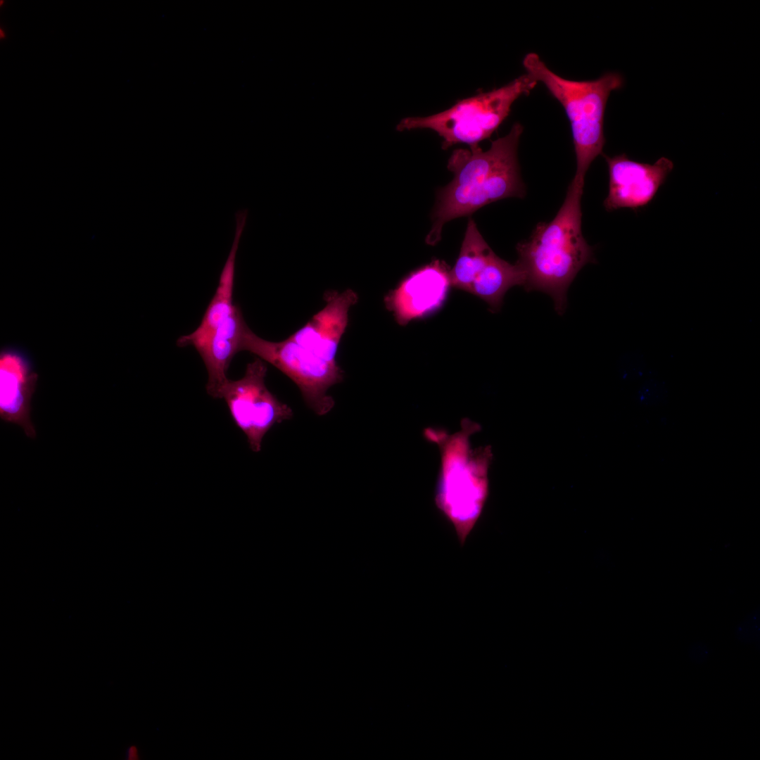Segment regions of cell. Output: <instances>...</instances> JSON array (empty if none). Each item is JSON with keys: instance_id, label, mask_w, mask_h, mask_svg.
I'll list each match as a JSON object with an SVG mask.
<instances>
[{"instance_id": "obj_12", "label": "cell", "mask_w": 760, "mask_h": 760, "mask_svg": "<svg viewBox=\"0 0 760 760\" xmlns=\"http://www.w3.org/2000/svg\"><path fill=\"white\" fill-rule=\"evenodd\" d=\"M247 324L240 308L213 331L193 346L202 358L208 373L207 393L217 398L220 388L228 379L227 372L234 355L241 351V343Z\"/></svg>"}, {"instance_id": "obj_1", "label": "cell", "mask_w": 760, "mask_h": 760, "mask_svg": "<svg viewBox=\"0 0 760 760\" xmlns=\"http://www.w3.org/2000/svg\"><path fill=\"white\" fill-rule=\"evenodd\" d=\"M524 127L516 122L509 132L483 149L479 144L455 149L448 162L454 177L437 196L432 227L426 241L436 244L448 222L470 215L479 208L509 197L524 198L517 149Z\"/></svg>"}, {"instance_id": "obj_15", "label": "cell", "mask_w": 760, "mask_h": 760, "mask_svg": "<svg viewBox=\"0 0 760 760\" xmlns=\"http://www.w3.org/2000/svg\"><path fill=\"white\" fill-rule=\"evenodd\" d=\"M494 253L470 217L460 255L449 272L451 286L470 292L475 279Z\"/></svg>"}, {"instance_id": "obj_6", "label": "cell", "mask_w": 760, "mask_h": 760, "mask_svg": "<svg viewBox=\"0 0 760 760\" xmlns=\"http://www.w3.org/2000/svg\"><path fill=\"white\" fill-rule=\"evenodd\" d=\"M241 350L256 355L289 377L300 389L306 405L317 415H324L334 407V400L327 391L343 379V371L337 362L317 356L290 336L281 341L262 338L248 326Z\"/></svg>"}, {"instance_id": "obj_16", "label": "cell", "mask_w": 760, "mask_h": 760, "mask_svg": "<svg viewBox=\"0 0 760 760\" xmlns=\"http://www.w3.org/2000/svg\"><path fill=\"white\" fill-rule=\"evenodd\" d=\"M638 396L640 403L646 406H660L667 403L669 391L664 383L649 379L640 389Z\"/></svg>"}, {"instance_id": "obj_7", "label": "cell", "mask_w": 760, "mask_h": 760, "mask_svg": "<svg viewBox=\"0 0 760 760\" xmlns=\"http://www.w3.org/2000/svg\"><path fill=\"white\" fill-rule=\"evenodd\" d=\"M267 371L266 364L257 358L246 365L241 379H228L217 395L225 401L234 422L253 452L260 451L264 436L274 424L293 417L291 407L267 388Z\"/></svg>"}, {"instance_id": "obj_19", "label": "cell", "mask_w": 760, "mask_h": 760, "mask_svg": "<svg viewBox=\"0 0 760 760\" xmlns=\"http://www.w3.org/2000/svg\"><path fill=\"white\" fill-rule=\"evenodd\" d=\"M127 759L129 760H136L139 759V749L134 746H130L127 751Z\"/></svg>"}, {"instance_id": "obj_5", "label": "cell", "mask_w": 760, "mask_h": 760, "mask_svg": "<svg viewBox=\"0 0 760 760\" xmlns=\"http://www.w3.org/2000/svg\"><path fill=\"white\" fill-rule=\"evenodd\" d=\"M537 83L526 73L500 88L459 100L438 113L404 118L396 129H431L443 139L444 150L460 143L479 144L488 139L507 118L514 101L529 94Z\"/></svg>"}, {"instance_id": "obj_4", "label": "cell", "mask_w": 760, "mask_h": 760, "mask_svg": "<svg viewBox=\"0 0 760 760\" xmlns=\"http://www.w3.org/2000/svg\"><path fill=\"white\" fill-rule=\"evenodd\" d=\"M522 63L526 73L543 83L563 106L573 137L576 160L574 178L584 181L590 164L603 153L607 102L612 91L622 88L623 77L608 72L594 80H567L551 70L533 52L524 56Z\"/></svg>"}, {"instance_id": "obj_10", "label": "cell", "mask_w": 760, "mask_h": 760, "mask_svg": "<svg viewBox=\"0 0 760 760\" xmlns=\"http://www.w3.org/2000/svg\"><path fill=\"white\" fill-rule=\"evenodd\" d=\"M37 380L38 374L25 353L14 348L1 350L0 417L6 422L19 425L30 438L36 437L30 413Z\"/></svg>"}, {"instance_id": "obj_11", "label": "cell", "mask_w": 760, "mask_h": 760, "mask_svg": "<svg viewBox=\"0 0 760 760\" xmlns=\"http://www.w3.org/2000/svg\"><path fill=\"white\" fill-rule=\"evenodd\" d=\"M324 307L290 337L317 356L336 362L338 345L349 322V311L358 300L357 293L346 289L329 291L324 295Z\"/></svg>"}, {"instance_id": "obj_2", "label": "cell", "mask_w": 760, "mask_h": 760, "mask_svg": "<svg viewBox=\"0 0 760 760\" xmlns=\"http://www.w3.org/2000/svg\"><path fill=\"white\" fill-rule=\"evenodd\" d=\"M584 181L574 177L555 217L538 222L526 241L517 245V263L525 274L527 291L548 294L558 314L564 313L566 293L578 272L594 263V251L582 233L581 198Z\"/></svg>"}, {"instance_id": "obj_8", "label": "cell", "mask_w": 760, "mask_h": 760, "mask_svg": "<svg viewBox=\"0 0 760 760\" xmlns=\"http://www.w3.org/2000/svg\"><path fill=\"white\" fill-rule=\"evenodd\" d=\"M602 156L609 170V192L603 203L608 212L646 207L673 168V162L666 157L649 164L631 160L625 153Z\"/></svg>"}, {"instance_id": "obj_17", "label": "cell", "mask_w": 760, "mask_h": 760, "mask_svg": "<svg viewBox=\"0 0 760 760\" xmlns=\"http://www.w3.org/2000/svg\"><path fill=\"white\" fill-rule=\"evenodd\" d=\"M736 635L738 640L752 643L759 640V612L755 610L748 614L745 620L737 627Z\"/></svg>"}, {"instance_id": "obj_13", "label": "cell", "mask_w": 760, "mask_h": 760, "mask_svg": "<svg viewBox=\"0 0 760 760\" xmlns=\"http://www.w3.org/2000/svg\"><path fill=\"white\" fill-rule=\"evenodd\" d=\"M246 217L247 215L243 213H239L236 215V221L237 222L234 239L220 274L215 293L207 307L198 327L191 333L180 336L177 341L178 346H193L213 331L234 310L236 306L233 301L235 259Z\"/></svg>"}, {"instance_id": "obj_9", "label": "cell", "mask_w": 760, "mask_h": 760, "mask_svg": "<svg viewBox=\"0 0 760 760\" xmlns=\"http://www.w3.org/2000/svg\"><path fill=\"white\" fill-rule=\"evenodd\" d=\"M445 262L436 260L414 271L385 297L387 309L396 322L405 325L436 310L451 286Z\"/></svg>"}, {"instance_id": "obj_14", "label": "cell", "mask_w": 760, "mask_h": 760, "mask_svg": "<svg viewBox=\"0 0 760 760\" xmlns=\"http://www.w3.org/2000/svg\"><path fill=\"white\" fill-rule=\"evenodd\" d=\"M525 274L516 262L511 264L495 253L475 279L470 293L486 301L490 309H500L505 294L512 287L524 286Z\"/></svg>"}, {"instance_id": "obj_3", "label": "cell", "mask_w": 760, "mask_h": 760, "mask_svg": "<svg viewBox=\"0 0 760 760\" xmlns=\"http://www.w3.org/2000/svg\"><path fill=\"white\" fill-rule=\"evenodd\" d=\"M461 429L453 433L427 427L423 436L435 443L441 457L434 502L443 518L453 527L463 545L479 519L489 490L488 469L493 459L490 446L474 448L470 437L480 425L464 418Z\"/></svg>"}, {"instance_id": "obj_18", "label": "cell", "mask_w": 760, "mask_h": 760, "mask_svg": "<svg viewBox=\"0 0 760 760\" xmlns=\"http://www.w3.org/2000/svg\"><path fill=\"white\" fill-rule=\"evenodd\" d=\"M688 654L693 662L701 664L708 659L710 655V650L706 644L697 642L691 645Z\"/></svg>"}]
</instances>
